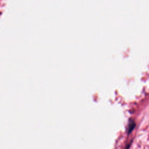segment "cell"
Returning <instances> with one entry per match:
<instances>
[{
	"label": "cell",
	"mask_w": 149,
	"mask_h": 149,
	"mask_svg": "<svg viewBox=\"0 0 149 149\" xmlns=\"http://www.w3.org/2000/svg\"><path fill=\"white\" fill-rule=\"evenodd\" d=\"M135 125H136V124H135V123L134 122V121L133 120V121H131L130 123H129V126H128V133H130L132 130H133V129L134 128V127H135Z\"/></svg>",
	"instance_id": "cell-1"
}]
</instances>
